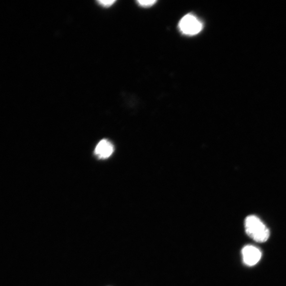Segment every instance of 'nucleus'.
Wrapping results in <instances>:
<instances>
[{"label": "nucleus", "mask_w": 286, "mask_h": 286, "mask_svg": "<svg viewBox=\"0 0 286 286\" xmlns=\"http://www.w3.org/2000/svg\"><path fill=\"white\" fill-rule=\"evenodd\" d=\"M245 229L247 234L255 241L263 243L269 239V229L256 216L250 215L246 218Z\"/></svg>", "instance_id": "nucleus-1"}, {"label": "nucleus", "mask_w": 286, "mask_h": 286, "mask_svg": "<svg viewBox=\"0 0 286 286\" xmlns=\"http://www.w3.org/2000/svg\"><path fill=\"white\" fill-rule=\"evenodd\" d=\"M179 28L182 34L192 36L202 31L203 25L195 16L188 14L180 21Z\"/></svg>", "instance_id": "nucleus-2"}, {"label": "nucleus", "mask_w": 286, "mask_h": 286, "mask_svg": "<svg viewBox=\"0 0 286 286\" xmlns=\"http://www.w3.org/2000/svg\"><path fill=\"white\" fill-rule=\"evenodd\" d=\"M243 261L248 266L256 265L261 258L260 249L252 246H247L243 248L242 251Z\"/></svg>", "instance_id": "nucleus-3"}, {"label": "nucleus", "mask_w": 286, "mask_h": 286, "mask_svg": "<svg viewBox=\"0 0 286 286\" xmlns=\"http://www.w3.org/2000/svg\"><path fill=\"white\" fill-rule=\"evenodd\" d=\"M114 145L109 140L104 139L97 144L95 150V154L99 159L105 160L113 154Z\"/></svg>", "instance_id": "nucleus-4"}, {"label": "nucleus", "mask_w": 286, "mask_h": 286, "mask_svg": "<svg viewBox=\"0 0 286 286\" xmlns=\"http://www.w3.org/2000/svg\"><path fill=\"white\" fill-rule=\"evenodd\" d=\"M156 1H137V3L139 4L141 7L143 8H148L151 7L152 6H153L155 3H156Z\"/></svg>", "instance_id": "nucleus-5"}, {"label": "nucleus", "mask_w": 286, "mask_h": 286, "mask_svg": "<svg viewBox=\"0 0 286 286\" xmlns=\"http://www.w3.org/2000/svg\"><path fill=\"white\" fill-rule=\"evenodd\" d=\"M98 3L100 4L101 5L103 6L104 7H109L112 5L115 1H114V0H100V1H97Z\"/></svg>", "instance_id": "nucleus-6"}]
</instances>
